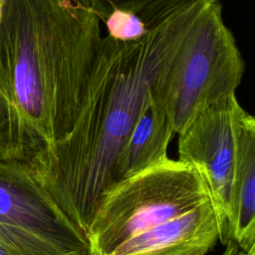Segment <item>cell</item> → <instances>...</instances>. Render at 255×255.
Wrapping results in <instances>:
<instances>
[{"instance_id": "7c38bea8", "label": "cell", "mask_w": 255, "mask_h": 255, "mask_svg": "<svg viewBox=\"0 0 255 255\" xmlns=\"http://www.w3.org/2000/svg\"><path fill=\"white\" fill-rule=\"evenodd\" d=\"M221 255H255V248L251 249L249 252H243L233 241H229Z\"/></svg>"}, {"instance_id": "7a4b0ae2", "label": "cell", "mask_w": 255, "mask_h": 255, "mask_svg": "<svg viewBox=\"0 0 255 255\" xmlns=\"http://www.w3.org/2000/svg\"><path fill=\"white\" fill-rule=\"evenodd\" d=\"M79 0H2L0 158L28 165L73 128L101 40Z\"/></svg>"}, {"instance_id": "8992f818", "label": "cell", "mask_w": 255, "mask_h": 255, "mask_svg": "<svg viewBox=\"0 0 255 255\" xmlns=\"http://www.w3.org/2000/svg\"><path fill=\"white\" fill-rule=\"evenodd\" d=\"M242 110L236 96H229L201 111L178 133V160L193 166L206 183L225 244L231 241V187Z\"/></svg>"}, {"instance_id": "5bb4252c", "label": "cell", "mask_w": 255, "mask_h": 255, "mask_svg": "<svg viewBox=\"0 0 255 255\" xmlns=\"http://www.w3.org/2000/svg\"><path fill=\"white\" fill-rule=\"evenodd\" d=\"M0 242L1 243H3V244H5L6 246H8V244H7V242H6V239H5V235H4V233H3V231H2V229H1V226H0ZM9 247V246H8ZM10 248V247H9ZM11 249V248H10ZM12 250V249H11Z\"/></svg>"}, {"instance_id": "ba28073f", "label": "cell", "mask_w": 255, "mask_h": 255, "mask_svg": "<svg viewBox=\"0 0 255 255\" xmlns=\"http://www.w3.org/2000/svg\"><path fill=\"white\" fill-rule=\"evenodd\" d=\"M229 236L243 252L255 248V120L244 109L237 128Z\"/></svg>"}, {"instance_id": "9a60e30c", "label": "cell", "mask_w": 255, "mask_h": 255, "mask_svg": "<svg viewBox=\"0 0 255 255\" xmlns=\"http://www.w3.org/2000/svg\"><path fill=\"white\" fill-rule=\"evenodd\" d=\"M81 3H83L84 5L86 6H90L91 7V3H92V0H79Z\"/></svg>"}, {"instance_id": "3957f363", "label": "cell", "mask_w": 255, "mask_h": 255, "mask_svg": "<svg viewBox=\"0 0 255 255\" xmlns=\"http://www.w3.org/2000/svg\"><path fill=\"white\" fill-rule=\"evenodd\" d=\"M244 61L222 17L221 2L203 7L166 71L153 99L161 106L174 133H179L204 109L235 95Z\"/></svg>"}, {"instance_id": "9c48e42d", "label": "cell", "mask_w": 255, "mask_h": 255, "mask_svg": "<svg viewBox=\"0 0 255 255\" xmlns=\"http://www.w3.org/2000/svg\"><path fill=\"white\" fill-rule=\"evenodd\" d=\"M173 134L163 109L151 95L119 156L117 181L167 159V148Z\"/></svg>"}, {"instance_id": "277c9868", "label": "cell", "mask_w": 255, "mask_h": 255, "mask_svg": "<svg viewBox=\"0 0 255 255\" xmlns=\"http://www.w3.org/2000/svg\"><path fill=\"white\" fill-rule=\"evenodd\" d=\"M211 199L198 171L167 158L119 181L100 204L86 235L91 255H111L132 236Z\"/></svg>"}, {"instance_id": "5b68a950", "label": "cell", "mask_w": 255, "mask_h": 255, "mask_svg": "<svg viewBox=\"0 0 255 255\" xmlns=\"http://www.w3.org/2000/svg\"><path fill=\"white\" fill-rule=\"evenodd\" d=\"M0 226L17 255H91L86 233L20 162L0 158Z\"/></svg>"}, {"instance_id": "30bf717a", "label": "cell", "mask_w": 255, "mask_h": 255, "mask_svg": "<svg viewBox=\"0 0 255 255\" xmlns=\"http://www.w3.org/2000/svg\"><path fill=\"white\" fill-rule=\"evenodd\" d=\"M103 22L107 28L108 36L121 42L138 40L148 32L138 16L127 10L114 9Z\"/></svg>"}, {"instance_id": "4fadbf2b", "label": "cell", "mask_w": 255, "mask_h": 255, "mask_svg": "<svg viewBox=\"0 0 255 255\" xmlns=\"http://www.w3.org/2000/svg\"><path fill=\"white\" fill-rule=\"evenodd\" d=\"M0 255H17L13 250H11L8 246L0 242Z\"/></svg>"}, {"instance_id": "52a82bcc", "label": "cell", "mask_w": 255, "mask_h": 255, "mask_svg": "<svg viewBox=\"0 0 255 255\" xmlns=\"http://www.w3.org/2000/svg\"><path fill=\"white\" fill-rule=\"evenodd\" d=\"M218 240L225 244L217 211L208 199L132 236L111 255H205Z\"/></svg>"}, {"instance_id": "8fae6325", "label": "cell", "mask_w": 255, "mask_h": 255, "mask_svg": "<svg viewBox=\"0 0 255 255\" xmlns=\"http://www.w3.org/2000/svg\"><path fill=\"white\" fill-rule=\"evenodd\" d=\"M150 0H92L91 8L101 21H104L114 9H122L137 13V11Z\"/></svg>"}, {"instance_id": "2e32d148", "label": "cell", "mask_w": 255, "mask_h": 255, "mask_svg": "<svg viewBox=\"0 0 255 255\" xmlns=\"http://www.w3.org/2000/svg\"><path fill=\"white\" fill-rule=\"evenodd\" d=\"M1 7H2V0H0V14H1Z\"/></svg>"}, {"instance_id": "6da1fadb", "label": "cell", "mask_w": 255, "mask_h": 255, "mask_svg": "<svg viewBox=\"0 0 255 255\" xmlns=\"http://www.w3.org/2000/svg\"><path fill=\"white\" fill-rule=\"evenodd\" d=\"M210 3H197L138 40L103 37L71 130L28 167L85 233L118 183L119 156L185 34Z\"/></svg>"}]
</instances>
